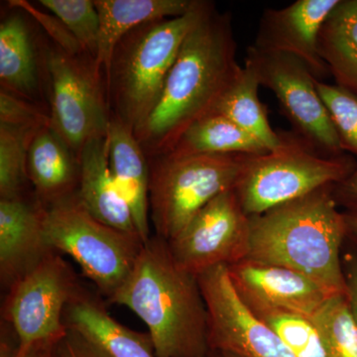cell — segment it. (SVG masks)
<instances>
[{
	"label": "cell",
	"instance_id": "277c9868",
	"mask_svg": "<svg viewBox=\"0 0 357 357\" xmlns=\"http://www.w3.org/2000/svg\"><path fill=\"white\" fill-rule=\"evenodd\" d=\"M211 4L194 0L184 15L141 25L117 45L107 83L115 116L133 133L153 112L183 42Z\"/></svg>",
	"mask_w": 357,
	"mask_h": 357
},
{
	"label": "cell",
	"instance_id": "d6a6232c",
	"mask_svg": "<svg viewBox=\"0 0 357 357\" xmlns=\"http://www.w3.org/2000/svg\"><path fill=\"white\" fill-rule=\"evenodd\" d=\"M55 357L107 356L83 335L72 328H68L67 333L56 345Z\"/></svg>",
	"mask_w": 357,
	"mask_h": 357
},
{
	"label": "cell",
	"instance_id": "2e32d148",
	"mask_svg": "<svg viewBox=\"0 0 357 357\" xmlns=\"http://www.w3.org/2000/svg\"><path fill=\"white\" fill-rule=\"evenodd\" d=\"M77 162L79 203L105 225L139 236L130 208L110 170L107 136L86 143L77 155Z\"/></svg>",
	"mask_w": 357,
	"mask_h": 357
},
{
	"label": "cell",
	"instance_id": "d4e9b609",
	"mask_svg": "<svg viewBox=\"0 0 357 357\" xmlns=\"http://www.w3.org/2000/svg\"><path fill=\"white\" fill-rule=\"evenodd\" d=\"M310 319L328 357H357V321L347 295L333 296Z\"/></svg>",
	"mask_w": 357,
	"mask_h": 357
},
{
	"label": "cell",
	"instance_id": "7402d4cb",
	"mask_svg": "<svg viewBox=\"0 0 357 357\" xmlns=\"http://www.w3.org/2000/svg\"><path fill=\"white\" fill-rule=\"evenodd\" d=\"M268 152L259 141L234 122L222 115L213 114L195 122L165 155L175 157L202 154L263 155Z\"/></svg>",
	"mask_w": 357,
	"mask_h": 357
},
{
	"label": "cell",
	"instance_id": "4fadbf2b",
	"mask_svg": "<svg viewBox=\"0 0 357 357\" xmlns=\"http://www.w3.org/2000/svg\"><path fill=\"white\" fill-rule=\"evenodd\" d=\"M234 290L248 307H266L311 319L333 297L296 270L244 259L227 266Z\"/></svg>",
	"mask_w": 357,
	"mask_h": 357
},
{
	"label": "cell",
	"instance_id": "603a6c76",
	"mask_svg": "<svg viewBox=\"0 0 357 357\" xmlns=\"http://www.w3.org/2000/svg\"><path fill=\"white\" fill-rule=\"evenodd\" d=\"M259 86L255 70L244 65L218 100L213 114L227 117L259 141L268 151H273L280 146L281 137L270 126L258 98Z\"/></svg>",
	"mask_w": 357,
	"mask_h": 357
},
{
	"label": "cell",
	"instance_id": "8992f818",
	"mask_svg": "<svg viewBox=\"0 0 357 357\" xmlns=\"http://www.w3.org/2000/svg\"><path fill=\"white\" fill-rule=\"evenodd\" d=\"M44 236L52 250L70 255L107 300L128 278L144 245L139 236L93 218L77 194L47 206Z\"/></svg>",
	"mask_w": 357,
	"mask_h": 357
},
{
	"label": "cell",
	"instance_id": "52a82bcc",
	"mask_svg": "<svg viewBox=\"0 0 357 357\" xmlns=\"http://www.w3.org/2000/svg\"><path fill=\"white\" fill-rule=\"evenodd\" d=\"M245 156L163 155L152 158L149 206L156 236L171 241L211 199L234 190Z\"/></svg>",
	"mask_w": 357,
	"mask_h": 357
},
{
	"label": "cell",
	"instance_id": "9c48e42d",
	"mask_svg": "<svg viewBox=\"0 0 357 357\" xmlns=\"http://www.w3.org/2000/svg\"><path fill=\"white\" fill-rule=\"evenodd\" d=\"M51 79L50 128L77 155L84 145L107 137L110 119L93 63L54 48L47 55Z\"/></svg>",
	"mask_w": 357,
	"mask_h": 357
},
{
	"label": "cell",
	"instance_id": "e575fe53",
	"mask_svg": "<svg viewBox=\"0 0 357 357\" xmlns=\"http://www.w3.org/2000/svg\"><path fill=\"white\" fill-rule=\"evenodd\" d=\"M55 344H46L35 345L23 356L18 357H55Z\"/></svg>",
	"mask_w": 357,
	"mask_h": 357
},
{
	"label": "cell",
	"instance_id": "30bf717a",
	"mask_svg": "<svg viewBox=\"0 0 357 357\" xmlns=\"http://www.w3.org/2000/svg\"><path fill=\"white\" fill-rule=\"evenodd\" d=\"M245 64L260 86L273 91L296 133L321 151L344 155V144L316 88V79L299 59L288 54L258 50L251 45Z\"/></svg>",
	"mask_w": 357,
	"mask_h": 357
},
{
	"label": "cell",
	"instance_id": "8fae6325",
	"mask_svg": "<svg viewBox=\"0 0 357 357\" xmlns=\"http://www.w3.org/2000/svg\"><path fill=\"white\" fill-rule=\"evenodd\" d=\"M167 243L178 267L197 277L248 257L250 217L230 190L211 199Z\"/></svg>",
	"mask_w": 357,
	"mask_h": 357
},
{
	"label": "cell",
	"instance_id": "83f0119b",
	"mask_svg": "<svg viewBox=\"0 0 357 357\" xmlns=\"http://www.w3.org/2000/svg\"><path fill=\"white\" fill-rule=\"evenodd\" d=\"M39 3L62 21L84 50L95 59L100 35L95 0H40Z\"/></svg>",
	"mask_w": 357,
	"mask_h": 357
},
{
	"label": "cell",
	"instance_id": "f546056e",
	"mask_svg": "<svg viewBox=\"0 0 357 357\" xmlns=\"http://www.w3.org/2000/svg\"><path fill=\"white\" fill-rule=\"evenodd\" d=\"M0 123L21 128H41L50 126V119L36 107L21 100L20 96L1 89L0 93Z\"/></svg>",
	"mask_w": 357,
	"mask_h": 357
},
{
	"label": "cell",
	"instance_id": "ffe728a7",
	"mask_svg": "<svg viewBox=\"0 0 357 357\" xmlns=\"http://www.w3.org/2000/svg\"><path fill=\"white\" fill-rule=\"evenodd\" d=\"M27 173L45 208L77 194L79 162L50 126L39 129L30 143Z\"/></svg>",
	"mask_w": 357,
	"mask_h": 357
},
{
	"label": "cell",
	"instance_id": "f1b7e54d",
	"mask_svg": "<svg viewBox=\"0 0 357 357\" xmlns=\"http://www.w3.org/2000/svg\"><path fill=\"white\" fill-rule=\"evenodd\" d=\"M316 88L337 129L344 150L357 156V98L335 84L316 79Z\"/></svg>",
	"mask_w": 357,
	"mask_h": 357
},
{
	"label": "cell",
	"instance_id": "6da1fadb",
	"mask_svg": "<svg viewBox=\"0 0 357 357\" xmlns=\"http://www.w3.org/2000/svg\"><path fill=\"white\" fill-rule=\"evenodd\" d=\"M241 70L231 18L211 3L183 42L153 112L134 133L146 156L168 153L190 126L213 114Z\"/></svg>",
	"mask_w": 357,
	"mask_h": 357
},
{
	"label": "cell",
	"instance_id": "7c38bea8",
	"mask_svg": "<svg viewBox=\"0 0 357 357\" xmlns=\"http://www.w3.org/2000/svg\"><path fill=\"white\" fill-rule=\"evenodd\" d=\"M197 278L208 307L211 351H229L243 357H297L243 304L227 266L211 268Z\"/></svg>",
	"mask_w": 357,
	"mask_h": 357
},
{
	"label": "cell",
	"instance_id": "d590c367",
	"mask_svg": "<svg viewBox=\"0 0 357 357\" xmlns=\"http://www.w3.org/2000/svg\"><path fill=\"white\" fill-rule=\"evenodd\" d=\"M342 213H344L349 234L357 237V206L347 208Z\"/></svg>",
	"mask_w": 357,
	"mask_h": 357
},
{
	"label": "cell",
	"instance_id": "ba28073f",
	"mask_svg": "<svg viewBox=\"0 0 357 357\" xmlns=\"http://www.w3.org/2000/svg\"><path fill=\"white\" fill-rule=\"evenodd\" d=\"M83 289L74 270L56 251L8 289L2 318L17 337L15 357L35 345L62 340L68 331L66 307Z\"/></svg>",
	"mask_w": 357,
	"mask_h": 357
},
{
	"label": "cell",
	"instance_id": "d6986e66",
	"mask_svg": "<svg viewBox=\"0 0 357 357\" xmlns=\"http://www.w3.org/2000/svg\"><path fill=\"white\" fill-rule=\"evenodd\" d=\"M194 0H95L100 15L98 50L93 60L96 74H109L112 57L122 38L135 28L153 21L184 15Z\"/></svg>",
	"mask_w": 357,
	"mask_h": 357
},
{
	"label": "cell",
	"instance_id": "484cf974",
	"mask_svg": "<svg viewBox=\"0 0 357 357\" xmlns=\"http://www.w3.org/2000/svg\"><path fill=\"white\" fill-rule=\"evenodd\" d=\"M256 318L283 340L297 357H328L323 340L311 319L266 307H248Z\"/></svg>",
	"mask_w": 357,
	"mask_h": 357
},
{
	"label": "cell",
	"instance_id": "1f68e13d",
	"mask_svg": "<svg viewBox=\"0 0 357 357\" xmlns=\"http://www.w3.org/2000/svg\"><path fill=\"white\" fill-rule=\"evenodd\" d=\"M342 270L347 283V298L357 321V237L347 234L342 250Z\"/></svg>",
	"mask_w": 357,
	"mask_h": 357
},
{
	"label": "cell",
	"instance_id": "5b68a950",
	"mask_svg": "<svg viewBox=\"0 0 357 357\" xmlns=\"http://www.w3.org/2000/svg\"><path fill=\"white\" fill-rule=\"evenodd\" d=\"M279 135L277 149L244 159L234 192L249 217L340 184L356 170L351 156L324 153L298 133Z\"/></svg>",
	"mask_w": 357,
	"mask_h": 357
},
{
	"label": "cell",
	"instance_id": "44dd1931",
	"mask_svg": "<svg viewBox=\"0 0 357 357\" xmlns=\"http://www.w3.org/2000/svg\"><path fill=\"white\" fill-rule=\"evenodd\" d=\"M319 52L340 88L357 98V0H340L321 26Z\"/></svg>",
	"mask_w": 357,
	"mask_h": 357
},
{
	"label": "cell",
	"instance_id": "4316f807",
	"mask_svg": "<svg viewBox=\"0 0 357 357\" xmlns=\"http://www.w3.org/2000/svg\"><path fill=\"white\" fill-rule=\"evenodd\" d=\"M0 123V199L21 196L30 143L39 129Z\"/></svg>",
	"mask_w": 357,
	"mask_h": 357
},
{
	"label": "cell",
	"instance_id": "e0dca14e",
	"mask_svg": "<svg viewBox=\"0 0 357 357\" xmlns=\"http://www.w3.org/2000/svg\"><path fill=\"white\" fill-rule=\"evenodd\" d=\"M107 145L110 170L122 196L132 213L141 241L150 237V164L133 131L119 119L112 116Z\"/></svg>",
	"mask_w": 357,
	"mask_h": 357
},
{
	"label": "cell",
	"instance_id": "cb8c5ba5",
	"mask_svg": "<svg viewBox=\"0 0 357 357\" xmlns=\"http://www.w3.org/2000/svg\"><path fill=\"white\" fill-rule=\"evenodd\" d=\"M0 79L2 89L25 98L38 86L31 39L20 15L9 16L0 25Z\"/></svg>",
	"mask_w": 357,
	"mask_h": 357
},
{
	"label": "cell",
	"instance_id": "8d00e7d4",
	"mask_svg": "<svg viewBox=\"0 0 357 357\" xmlns=\"http://www.w3.org/2000/svg\"><path fill=\"white\" fill-rule=\"evenodd\" d=\"M208 357H243V356H237V354H232V352H229V351H211L210 354H208Z\"/></svg>",
	"mask_w": 357,
	"mask_h": 357
},
{
	"label": "cell",
	"instance_id": "ac0fdd59",
	"mask_svg": "<svg viewBox=\"0 0 357 357\" xmlns=\"http://www.w3.org/2000/svg\"><path fill=\"white\" fill-rule=\"evenodd\" d=\"M64 324L107 357H157L149 333H137L121 325L100 300L84 289L66 307Z\"/></svg>",
	"mask_w": 357,
	"mask_h": 357
},
{
	"label": "cell",
	"instance_id": "3957f363",
	"mask_svg": "<svg viewBox=\"0 0 357 357\" xmlns=\"http://www.w3.org/2000/svg\"><path fill=\"white\" fill-rule=\"evenodd\" d=\"M333 185L250 217L246 259L290 268L333 295H347L342 250L349 229Z\"/></svg>",
	"mask_w": 357,
	"mask_h": 357
},
{
	"label": "cell",
	"instance_id": "5bb4252c",
	"mask_svg": "<svg viewBox=\"0 0 357 357\" xmlns=\"http://www.w3.org/2000/svg\"><path fill=\"white\" fill-rule=\"evenodd\" d=\"M338 1L297 0L285 8L267 9L252 46L299 59L314 79L321 82L330 73L319 55V31Z\"/></svg>",
	"mask_w": 357,
	"mask_h": 357
},
{
	"label": "cell",
	"instance_id": "9a60e30c",
	"mask_svg": "<svg viewBox=\"0 0 357 357\" xmlns=\"http://www.w3.org/2000/svg\"><path fill=\"white\" fill-rule=\"evenodd\" d=\"M46 208L21 196L0 199V279L9 289L54 250L45 241Z\"/></svg>",
	"mask_w": 357,
	"mask_h": 357
},
{
	"label": "cell",
	"instance_id": "7a4b0ae2",
	"mask_svg": "<svg viewBox=\"0 0 357 357\" xmlns=\"http://www.w3.org/2000/svg\"><path fill=\"white\" fill-rule=\"evenodd\" d=\"M109 302L144 321L157 357H208V312L198 278L178 267L164 239L151 236L144 243Z\"/></svg>",
	"mask_w": 357,
	"mask_h": 357
},
{
	"label": "cell",
	"instance_id": "4dcf8cb0",
	"mask_svg": "<svg viewBox=\"0 0 357 357\" xmlns=\"http://www.w3.org/2000/svg\"><path fill=\"white\" fill-rule=\"evenodd\" d=\"M10 3L11 6L25 9L31 14L33 17L43 26L47 33L57 43L59 48L62 49L63 51L67 52L70 55L76 56V57H79L84 51L82 45L73 36L72 33L68 30L64 23L56 17L54 14L51 13L50 15L48 13H42L41 11L36 10L34 7L22 0L10 1Z\"/></svg>",
	"mask_w": 357,
	"mask_h": 357
},
{
	"label": "cell",
	"instance_id": "836d02e7",
	"mask_svg": "<svg viewBox=\"0 0 357 357\" xmlns=\"http://www.w3.org/2000/svg\"><path fill=\"white\" fill-rule=\"evenodd\" d=\"M333 196L337 204L344 206L345 210L357 206V165L349 177L333 185Z\"/></svg>",
	"mask_w": 357,
	"mask_h": 357
}]
</instances>
